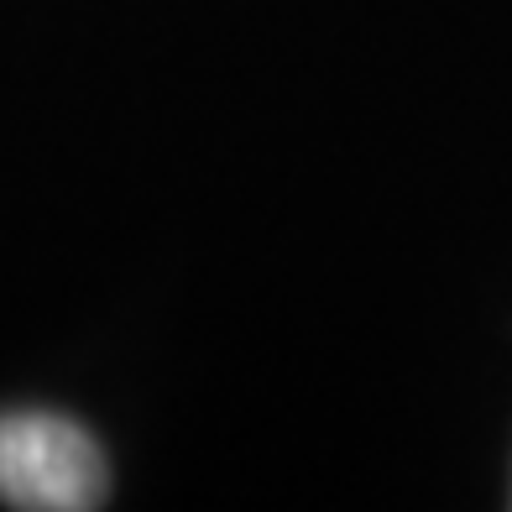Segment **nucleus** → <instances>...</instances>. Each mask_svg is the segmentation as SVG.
I'll list each match as a JSON object with an SVG mask.
<instances>
[{
	"label": "nucleus",
	"instance_id": "nucleus-1",
	"mask_svg": "<svg viewBox=\"0 0 512 512\" xmlns=\"http://www.w3.org/2000/svg\"><path fill=\"white\" fill-rule=\"evenodd\" d=\"M0 502L21 512H95L110 502V465L84 424L48 408L0 413Z\"/></svg>",
	"mask_w": 512,
	"mask_h": 512
}]
</instances>
